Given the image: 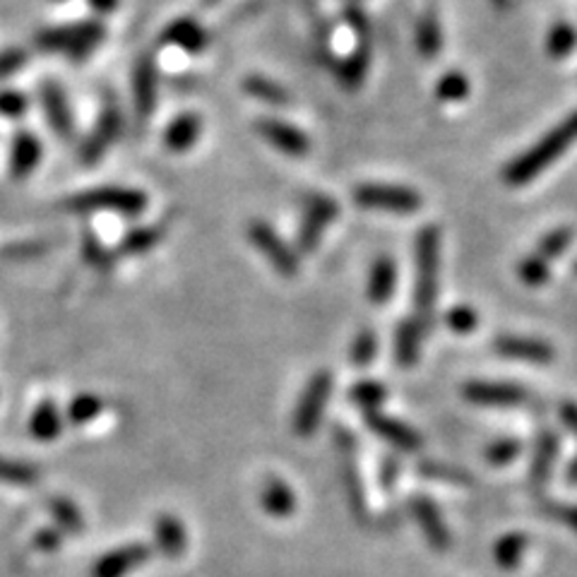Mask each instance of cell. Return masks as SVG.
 <instances>
[{
  "mask_svg": "<svg viewBox=\"0 0 577 577\" xmlns=\"http://www.w3.org/2000/svg\"><path fill=\"white\" fill-rule=\"evenodd\" d=\"M152 551L145 544H126L108 551L92 566V577H126L150 561Z\"/></svg>",
  "mask_w": 577,
  "mask_h": 577,
  "instance_id": "obj_13",
  "label": "cell"
},
{
  "mask_svg": "<svg viewBox=\"0 0 577 577\" xmlns=\"http://www.w3.org/2000/svg\"><path fill=\"white\" fill-rule=\"evenodd\" d=\"M333 395V373L318 371L305 383L297 409H293V434L299 438H309L318 431V426L323 422V414L327 407V400Z\"/></svg>",
  "mask_w": 577,
  "mask_h": 577,
  "instance_id": "obj_6",
  "label": "cell"
},
{
  "mask_svg": "<svg viewBox=\"0 0 577 577\" xmlns=\"http://www.w3.org/2000/svg\"><path fill=\"white\" fill-rule=\"evenodd\" d=\"M48 251H51V241H18V243H10L5 245L3 251H0V257L3 261H15V263H24V261H36V257L46 255Z\"/></svg>",
  "mask_w": 577,
  "mask_h": 577,
  "instance_id": "obj_38",
  "label": "cell"
},
{
  "mask_svg": "<svg viewBox=\"0 0 577 577\" xmlns=\"http://www.w3.org/2000/svg\"><path fill=\"white\" fill-rule=\"evenodd\" d=\"M243 92L253 96L255 102L267 104V106H289L291 104V94L281 88L279 82L269 80L265 76L243 78Z\"/></svg>",
  "mask_w": 577,
  "mask_h": 577,
  "instance_id": "obj_28",
  "label": "cell"
},
{
  "mask_svg": "<svg viewBox=\"0 0 577 577\" xmlns=\"http://www.w3.org/2000/svg\"><path fill=\"white\" fill-rule=\"evenodd\" d=\"M345 476H347V496L351 500V510L359 520L366 518V496H363V486H361V478L359 472H356L354 466V458L349 455V460H345Z\"/></svg>",
  "mask_w": 577,
  "mask_h": 577,
  "instance_id": "obj_42",
  "label": "cell"
},
{
  "mask_svg": "<svg viewBox=\"0 0 577 577\" xmlns=\"http://www.w3.org/2000/svg\"><path fill=\"white\" fill-rule=\"evenodd\" d=\"M88 5L96 12V15H112L120 8V0H88Z\"/></svg>",
  "mask_w": 577,
  "mask_h": 577,
  "instance_id": "obj_52",
  "label": "cell"
},
{
  "mask_svg": "<svg viewBox=\"0 0 577 577\" xmlns=\"http://www.w3.org/2000/svg\"><path fill=\"white\" fill-rule=\"evenodd\" d=\"M551 512H554L556 520H561L563 524H568L570 530L577 532V506H558Z\"/></svg>",
  "mask_w": 577,
  "mask_h": 577,
  "instance_id": "obj_51",
  "label": "cell"
},
{
  "mask_svg": "<svg viewBox=\"0 0 577 577\" xmlns=\"http://www.w3.org/2000/svg\"><path fill=\"white\" fill-rule=\"evenodd\" d=\"M159 70L150 54H142L132 68V108L138 120H147L157 108Z\"/></svg>",
  "mask_w": 577,
  "mask_h": 577,
  "instance_id": "obj_11",
  "label": "cell"
},
{
  "mask_svg": "<svg viewBox=\"0 0 577 577\" xmlns=\"http://www.w3.org/2000/svg\"><path fill=\"white\" fill-rule=\"evenodd\" d=\"M524 551H527V536L524 534H520V532L506 534L503 539H498L496 546H494L496 566L503 570H515L522 563Z\"/></svg>",
  "mask_w": 577,
  "mask_h": 577,
  "instance_id": "obj_32",
  "label": "cell"
},
{
  "mask_svg": "<svg viewBox=\"0 0 577 577\" xmlns=\"http://www.w3.org/2000/svg\"><path fill=\"white\" fill-rule=\"evenodd\" d=\"M44 147L42 140L34 132L22 130L15 135L10 147V176L15 181L30 178L42 164Z\"/></svg>",
  "mask_w": 577,
  "mask_h": 577,
  "instance_id": "obj_17",
  "label": "cell"
},
{
  "mask_svg": "<svg viewBox=\"0 0 577 577\" xmlns=\"http://www.w3.org/2000/svg\"><path fill=\"white\" fill-rule=\"evenodd\" d=\"M438 269H440V231L428 224L416 236V285L414 305L424 327H431L434 309L438 299Z\"/></svg>",
  "mask_w": 577,
  "mask_h": 577,
  "instance_id": "obj_2",
  "label": "cell"
},
{
  "mask_svg": "<svg viewBox=\"0 0 577 577\" xmlns=\"http://www.w3.org/2000/svg\"><path fill=\"white\" fill-rule=\"evenodd\" d=\"M347 22L351 24L354 32L359 34L361 42H368V20H366L361 8H356V5L347 8Z\"/></svg>",
  "mask_w": 577,
  "mask_h": 577,
  "instance_id": "obj_50",
  "label": "cell"
},
{
  "mask_svg": "<svg viewBox=\"0 0 577 577\" xmlns=\"http://www.w3.org/2000/svg\"><path fill=\"white\" fill-rule=\"evenodd\" d=\"M363 422L376 436L388 440L390 446H395L404 452H416L422 448V438L412 426L402 424L400 419H392V416H388L383 412H366Z\"/></svg>",
  "mask_w": 577,
  "mask_h": 577,
  "instance_id": "obj_15",
  "label": "cell"
},
{
  "mask_svg": "<svg viewBox=\"0 0 577 577\" xmlns=\"http://www.w3.org/2000/svg\"><path fill=\"white\" fill-rule=\"evenodd\" d=\"M573 241V231L568 227H561V229H554L549 231L546 236L539 241L536 245V255L544 257V261H554V257H561L563 253L568 251V245Z\"/></svg>",
  "mask_w": 577,
  "mask_h": 577,
  "instance_id": "obj_39",
  "label": "cell"
},
{
  "mask_svg": "<svg viewBox=\"0 0 577 577\" xmlns=\"http://www.w3.org/2000/svg\"><path fill=\"white\" fill-rule=\"evenodd\" d=\"M494 349L508 359H520V361H532V363H549L554 361V347L544 339L534 337H518V335H503L494 342Z\"/></svg>",
  "mask_w": 577,
  "mask_h": 577,
  "instance_id": "obj_18",
  "label": "cell"
},
{
  "mask_svg": "<svg viewBox=\"0 0 577 577\" xmlns=\"http://www.w3.org/2000/svg\"><path fill=\"white\" fill-rule=\"evenodd\" d=\"M64 532L58 527H44V530L36 532L34 536V546L42 551V554H56V551L64 546Z\"/></svg>",
  "mask_w": 577,
  "mask_h": 577,
  "instance_id": "obj_48",
  "label": "cell"
},
{
  "mask_svg": "<svg viewBox=\"0 0 577 577\" xmlns=\"http://www.w3.org/2000/svg\"><path fill=\"white\" fill-rule=\"evenodd\" d=\"M255 132L261 135V138L273 145L275 150H279L281 154L293 157V159H303L311 154V138L305 135L301 128L291 126L287 120H277V118H263L255 123Z\"/></svg>",
  "mask_w": 577,
  "mask_h": 577,
  "instance_id": "obj_10",
  "label": "cell"
},
{
  "mask_svg": "<svg viewBox=\"0 0 577 577\" xmlns=\"http://www.w3.org/2000/svg\"><path fill=\"white\" fill-rule=\"evenodd\" d=\"M30 434L32 438L42 440V443H51V440L64 434V414L51 400L36 404V409L30 416Z\"/></svg>",
  "mask_w": 577,
  "mask_h": 577,
  "instance_id": "obj_27",
  "label": "cell"
},
{
  "mask_svg": "<svg viewBox=\"0 0 577 577\" xmlns=\"http://www.w3.org/2000/svg\"><path fill=\"white\" fill-rule=\"evenodd\" d=\"M54 3H66V0H54Z\"/></svg>",
  "mask_w": 577,
  "mask_h": 577,
  "instance_id": "obj_56",
  "label": "cell"
},
{
  "mask_svg": "<svg viewBox=\"0 0 577 577\" xmlns=\"http://www.w3.org/2000/svg\"><path fill=\"white\" fill-rule=\"evenodd\" d=\"M82 255H84V261L94 265L96 269H108L114 265V261H118L116 253L106 251L104 243L90 231L82 236Z\"/></svg>",
  "mask_w": 577,
  "mask_h": 577,
  "instance_id": "obj_40",
  "label": "cell"
},
{
  "mask_svg": "<svg viewBox=\"0 0 577 577\" xmlns=\"http://www.w3.org/2000/svg\"><path fill=\"white\" fill-rule=\"evenodd\" d=\"M416 48L426 60H434L443 48V30H440V22L434 12H426L416 24Z\"/></svg>",
  "mask_w": 577,
  "mask_h": 577,
  "instance_id": "obj_30",
  "label": "cell"
},
{
  "mask_svg": "<svg viewBox=\"0 0 577 577\" xmlns=\"http://www.w3.org/2000/svg\"><path fill=\"white\" fill-rule=\"evenodd\" d=\"M42 106H44L48 126H51V130L56 132V138L72 140V135H76V118H72L70 104L60 84L56 82L42 84Z\"/></svg>",
  "mask_w": 577,
  "mask_h": 577,
  "instance_id": "obj_14",
  "label": "cell"
},
{
  "mask_svg": "<svg viewBox=\"0 0 577 577\" xmlns=\"http://www.w3.org/2000/svg\"><path fill=\"white\" fill-rule=\"evenodd\" d=\"M249 241L255 245V251L261 253L265 261L273 265L281 277H297L299 275V255L291 251L287 241L269 227L263 219H255L249 224Z\"/></svg>",
  "mask_w": 577,
  "mask_h": 577,
  "instance_id": "obj_8",
  "label": "cell"
},
{
  "mask_svg": "<svg viewBox=\"0 0 577 577\" xmlns=\"http://www.w3.org/2000/svg\"><path fill=\"white\" fill-rule=\"evenodd\" d=\"M42 478V472L34 464L22 460L0 458V484L18 486V488H32Z\"/></svg>",
  "mask_w": 577,
  "mask_h": 577,
  "instance_id": "obj_31",
  "label": "cell"
},
{
  "mask_svg": "<svg viewBox=\"0 0 577 577\" xmlns=\"http://www.w3.org/2000/svg\"><path fill=\"white\" fill-rule=\"evenodd\" d=\"M561 416H563V422L573 428V431H577V404H573V402L563 404Z\"/></svg>",
  "mask_w": 577,
  "mask_h": 577,
  "instance_id": "obj_54",
  "label": "cell"
},
{
  "mask_svg": "<svg viewBox=\"0 0 577 577\" xmlns=\"http://www.w3.org/2000/svg\"><path fill=\"white\" fill-rule=\"evenodd\" d=\"M261 508L267 515H273V518L285 520L297 512L299 500H297V494H293V488L285 482V478L267 476L261 488Z\"/></svg>",
  "mask_w": 577,
  "mask_h": 577,
  "instance_id": "obj_21",
  "label": "cell"
},
{
  "mask_svg": "<svg viewBox=\"0 0 577 577\" xmlns=\"http://www.w3.org/2000/svg\"><path fill=\"white\" fill-rule=\"evenodd\" d=\"M30 54L24 51V48H5V51H0V80H5L10 76H15L24 66H27Z\"/></svg>",
  "mask_w": 577,
  "mask_h": 577,
  "instance_id": "obj_47",
  "label": "cell"
},
{
  "mask_svg": "<svg viewBox=\"0 0 577 577\" xmlns=\"http://www.w3.org/2000/svg\"><path fill=\"white\" fill-rule=\"evenodd\" d=\"M422 474L434 476V478H448L450 484H466V476L452 470H443L440 464H422Z\"/></svg>",
  "mask_w": 577,
  "mask_h": 577,
  "instance_id": "obj_49",
  "label": "cell"
},
{
  "mask_svg": "<svg viewBox=\"0 0 577 577\" xmlns=\"http://www.w3.org/2000/svg\"><path fill=\"white\" fill-rule=\"evenodd\" d=\"M120 130H123L120 106L112 100V96H108V100H104V106L100 112V118H96L94 123L92 135L82 142V150H80L82 164H88V166L100 164L104 154L118 142Z\"/></svg>",
  "mask_w": 577,
  "mask_h": 577,
  "instance_id": "obj_9",
  "label": "cell"
},
{
  "mask_svg": "<svg viewBox=\"0 0 577 577\" xmlns=\"http://www.w3.org/2000/svg\"><path fill=\"white\" fill-rule=\"evenodd\" d=\"M354 203L363 210H378L390 215H416L422 210L424 198L409 186L395 183H361L354 191Z\"/></svg>",
  "mask_w": 577,
  "mask_h": 577,
  "instance_id": "obj_5",
  "label": "cell"
},
{
  "mask_svg": "<svg viewBox=\"0 0 577 577\" xmlns=\"http://www.w3.org/2000/svg\"><path fill=\"white\" fill-rule=\"evenodd\" d=\"M48 512H51L56 527L64 534L84 532V515L70 498H66V496L48 498Z\"/></svg>",
  "mask_w": 577,
  "mask_h": 577,
  "instance_id": "obj_29",
  "label": "cell"
},
{
  "mask_svg": "<svg viewBox=\"0 0 577 577\" xmlns=\"http://www.w3.org/2000/svg\"><path fill=\"white\" fill-rule=\"evenodd\" d=\"M577 48V32L568 22H556L546 36V51L551 58L563 60Z\"/></svg>",
  "mask_w": 577,
  "mask_h": 577,
  "instance_id": "obj_34",
  "label": "cell"
},
{
  "mask_svg": "<svg viewBox=\"0 0 577 577\" xmlns=\"http://www.w3.org/2000/svg\"><path fill=\"white\" fill-rule=\"evenodd\" d=\"M436 96L446 104H460L470 96V78L460 70H448L436 84Z\"/></svg>",
  "mask_w": 577,
  "mask_h": 577,
  "instance_id": "obj_36",
  "label": "cell"
},
{
  "mask_svg": "<svg viewBox=\"0 0 577 577\" xmlns=\"http://www.w3.org/2000/svg\"><path fill=\"white\" fill-rule=\"evenodd\" d=\"M549 275H551L549 263L544 261V257H539L536 253L530 255V257H524V261L518 265V277H520L522 285H527V287H542V285H546Z\"/></svg>",
  "mask_w": 577,
  "mask_h": 577,
  "instance_id": "obj_41",
  "label": "cell"
},
{
  "mask_svg": "<svg viewBox=\"0 0 577 577\" xmlns=\"http://www.w3.org/2000/svg\"><path fill=\"white\" fill-rule=\"evenodd\" d=\"M162 44L164 46H176L186 54H200L203 48L210 44V34H207V30L198 20L178 18L164 27Z\"/></svg>",
  "mask_w": 577,
  "mask_h": 577,
  "instance_id": "obj_19",
  "label": "cell"
},
{
  "mask_svg": "<svg viewBox=\"0 0 577 577\" xmlns=\"http://www.w3.org/2000/svg\"><path fill=\"white\" fill-rule=\"evenodd\" d=\"M575 275H577V261H575Z\"/></svg>",
  "mask_w": 577,
  "mask_h": 577,
  "instance_id": "obj_57",
  "label": "cell"
},
{
  "mask_svg": "<svg viewBox=\"0 0 577 577\" xmlns=\"http://www.w3.org/2000/svg\"><path fill=\"white\" fill-rule=\"evenodd\" d=\"M339 217V203L325 193H311L303 200V219L299 227V251L313 253L325 229Z\"/></svg>",
  "mask_w": 577,
  "mask_h": 577,
  "instance_id": "obj_7",
  "label": "cell"
},
{
  "mask_svg": "<svg viewBox=\"0 0 577 577\" xmlns=\"http://www.w3.org/2000/svg\"><path fill=\"white\" fill-rule=\"evenodd\" d=\"M376 354H378V337H376V333H373V330H361V333L356 335L354 342H351V354H349L351 361L359 368H363V366H368L376 359Z\"/></svg>",
  "mask_w": 577,
  "mask_h": 577,
  "instance_id": "obj_43",
  "label": "cell"
},
{
  "mask_svg": "<svg viewBox=\"0 0 577 577\" xmlns=\"http://www.w3.org/2000/svg\"><path fill=\"white\" fill-rule=\"evenodd\" d=\"M395 476H397V462L388 460L383 464V470H380V484H383V488H392L395 486Z\"/></svg>",
  "mask_w": 577,
  "mask_h": 577,
  "instance_id": "obj_53",
  "label": "cell"
},
{
  "mask_svg": "<svg viewBox=\"0 0 577 577\" xmlns=\"http://www.w3.org/2000/svg\"><path fill=\"white\" fill-rule=\"evenodd\" d=\"M520 452H522L520 440H515V438L496 440V443H491V446L486 448V460H488V464H494V466H506V464H510L515 458H518Z\"/></svg>",
  "mask_w": 577,
  "mask_h": 577,
  "instance_id": "obj_44",
  "label": "cell"
},
{
  "mask_svg": "<svg viewBox=\"0 0 577 577\" xmlns=\"http://www.w3.org/2000/svg\"><path fill=\"white\" fill-rule=\"evenodd\" d=\"M368 68H371V46H368V42H361L351 54H347L345 58H339L335 64L337 82L349 92L359 90L361 84L366 82Z\"/></svg>",
  "mask_w": 577,
  "mask_h": 577,
  "instance_id": "obj_22",
  "label": "cell"
},
{
  "mask_svg": "<svg viewBox=\"0 0 577 577\" xmlns=\"http://www.w3.org/2000/svg\"><path fill=\"white\" fill-rule=\"evenodd\" d=\"M575 140H577V112L570 114L554 130H549L544 138L534 142L524 154L512 159L506 171H503V178H506L508 186H527V183H532L536 176H542L551 164L558 162Z\"/></svg>",
  "mask_w": 577,
  "mask_h": 577,
  "instance_id": "obj_1",
  "label": "cell"
},
{
  "mask_svg": "<svg viewBox=\"0 0 577 577\" xmlns=\"http://www.w3.org/2000/svg\"><path fill=\"white\" fill-rule=\"evenodd\" d=\"M104 412V400L100 395H92V392H82V395L72 397V402L68 404V422L76 424V426H84L94 422L96 416Z\"/></svg>",
  "mask_w": 577,
  "mask_h": 577,
  "instance_id": "obj_35",
  "label": "cell"
},
{
  "mask_svg": "<svg viewBox=\"0 0 577 577\" xmlns=\"http://www.w3.org/2000/svg\"><path fill=\"white\" fill-rule=\"evenodd\" d=\"M203 135V118L195 112L176 116L164 130V147L171 154H183L198 145Z\"/></svg>",
  "mask_w": 577,
  "mask_h": 577,
  "instance_id": "obj_20",
  "label": "cell"
},
{
  "mask_svg": "<svg viewBox=\"0 0 577 577\" xmlns=\"http://www.w3.org/2000/svg\"><path fill=\"white\" fill-rule=\"evenodd\" d=\"M351 402L363 412H380V404L388 400V390L376 380H359L349 392Z\"/></svg>",
  "mask_w": 577,
  "mask_h": 577,
  "instance_id": "obj_37",
  "label": "cell"
},
{
  "mask_svg": "<svg viewBox=\"0 0 577 577\" xmlns=\"http://www.w3.org/2000/svg\"><path fill=\"white\" fill-rule=\"evenodd\" d=\"M409 512L414 522L419 524V530L424 532L426 542L431 544L436 551H448L450 549V530L440 515L438 506L426 496H414L409 503Z\"/></svg>",
  "mask_w": 577,
  "mask_h": 577,
  "instance_id": "obj_12",
  "label": "cell"
},
{
  "mask_svg": "<svg viewBox=\"0 0 577 577\" xmlns=\"http://www.w3.org/2000/svg\"><path fill=\"white\" fill-rule=\"evenodd\" d=\"M568 478H570V484H577V455H575L570 470H568Z\"/></svg>",
  "mask_w": 577,
  "mask_h": 577,
  "instance_id": "obj_55",
  "label": "cell"
},
{
  "mask_svg": "<svg viewBox=\"0 0 577 577\" xmlns=\"http://www.w3.org/2000/svg\"><path fill=\"white\" fill-rule=\"evenodd\" d=\"M446 323L455 335H470L476 330L478 315L470 309V305H455L446 313Z\"/></svg>",
  "mask_w": 577,
  "mask_h": 577,
  "instance_id": "obj_45",
  "label": "cell"
},
{
  "mask_svg": "<svg viewBox=\"0 0 577 577\" xmlns=\"http://www.w3.org/2000/svg\"><path fill=\"white\" fill-rule=\"evenodd\" d=\"M462 395L478 407H518L527 400V392L510 383H466Z\"/></svg>",
  "mask_w": 577,
  "mask_h": 577,
  "instance_id": "obj_16",
  "label": "cell"
},
{
  "mask_svg": "<svg viewBox=\"0 0 577 577\" xmlns=\"http://www.w3.org/2000/svg\"><path fill=\"white\" fill-rule=\"evenodd\" d=\"M166 229L162 224H152V227H138L128 231L126 236L120 239L118 249L114 251L116 257H142L150 251H154L159 243L164 241Z\"/></svg>",
  "mask_w": 577,
  "mask_h": 577,
  "instance_id": "obj_25",
  "label": "cell"
},
{
  "mask_svg": "<svg viewBox=\"0 0 577 577\" xmlns=\"http://www.w3.org/2000/svg\"><path fill=\"white\" fill-rule=\"evenodd\" d=\"M106 27L100 20H84L78 24H64V27H48L36 34V48L46 54H66L72 64L88 60L96 48L102 46Z\"/></svg>",
  "mask_w": 577,
  "mask_h": 577,
  "instance_id": "obj_4",
  "label": "cell"
},
{
  "mask_svg": "<svg viewBox=\"0 0 577 577\" xmlns=\"http://www.w3.org/2000/svg\"><path fill=\"white\" fill-rule=\"evenodd\" d=\"M30 108V100L27 94H22L18 90H3L0 92V116L10 118V120H18L24 114H27Z\"/></svg>",
  "mask_w": 577,
  "mask_h": 577,
  "instance_id": "obj_46",
  "label": "cell"
},
{
  "mask_svg": "<svg viewBox=\"0 0 577 577\" xmlns=\"http://www.w3.org/2000/svg\"><path fill=\"white\" fill-rule=\"evenodd\" d=\"M395 285H397V265L392 261L390 255H380L373 261L371 265V273H368V301L380 305V303H388L392 299V293H395Z\"/></svg>",
  "mask_w": 577,
  "mask_h": 577,
  "instance_id": "obj_23",
  "label": "cell"
},
{
  "mask_svg": "<svg viewBox=\"0 0 577 577\" xmlns=\"http://www.w3.org/2000/svg\"><path fill=\"white\" fill-rule=\"evenodd\" d=\"M424 325L412 318V321H402L395 333V359L402 368H412L419 361L422 354V339H424Z\"/></svg>",
  "mask_w": 577,
  "mask_h": 577,
  "instance_id": "obj_26",
  "label": "cell"
},
{
  "mask_svg": "<svg viewBox=\"0 0 577 577\" xmlns=\"http://www.w3.org/2000/svg\"><path fill=\"white\" fill-rule=\"evenodd\" d=\"M154 544L166 558H178L186 551L188 534L176 515H159L154 520Z\"/></svg>",
  "mask_w": 577,
  "mask_h": 577,
  "instance_id": "obj_24",
  "label": "cell"
},
{
  "mask_svg": "<svg viewBox=\"0 0 577 577\" xmlns=\"http://www.w3.org/2000/svg\"><path fill=\"white\" fill-rule=\"evenodd\" d=\"M558 455V438L554 434H544L539 438L536 446V455L532 462V484L544 486L546 478L551 474V466H554Z\"/></svg>",
  "mask_w": 577,
  "mask_h": 577,
  "instance_id": "obj_33",
  "label": "cell"
},
{
  "mask_svg": "<svg viewBox=\"0 0 577 577\" xmlns=\"http://www.w3.org/2000/svg\"><path fill=\"white\" fill-rule=\"evenodd\" d=\"M60 210L68 215L116 212L123 217H140L147 210V195L140 188L100 186L70 195V198L60 203Z\"/></svg>",
  "mask_w": 577,
  "mask_h": 577,
  "instance_id": "obj_3",
  "label": "cell"
}]
</instances>
